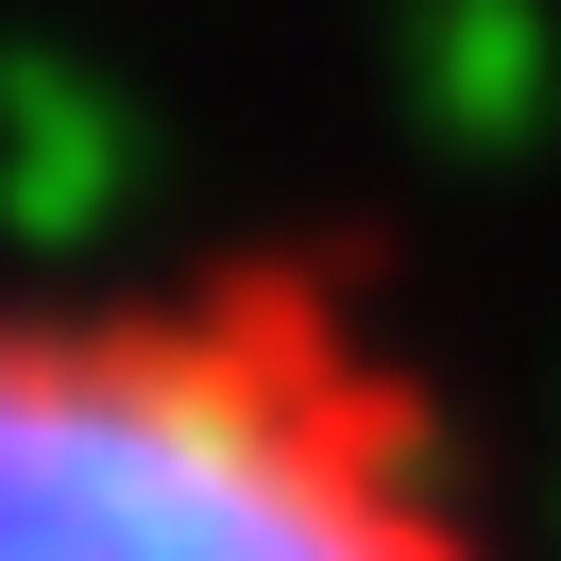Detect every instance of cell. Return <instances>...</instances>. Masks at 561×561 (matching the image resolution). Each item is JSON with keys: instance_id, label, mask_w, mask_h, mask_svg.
<instances>
[{"instance_id": "obj_1", "label": "cell", "mask_w": 561, "mask_h": 561, "mask_svg": "<svg viewBox=\"0 0 561 561\" xmlns=\"http://www.w3.org/2000/svg\"><path fill=\"white\" fill-rule=\"evenodd\" d=\"M0 561H511L357 239L0 273Z\"/></svg>"}]
</instances>
